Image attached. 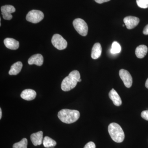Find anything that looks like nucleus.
I'll use <instances>...</instances> for the list:
<instances>
[{"instance_id": "f257e3e1", "label": "nucleus", "mask_w": 148, "mask_h": 148, "mask_svg": "<svg viewBox=\"0 0 148 148\" xmlns=\"http://www.w3.org/2000/svg\"><path fill=\"white\" fill-rule=\"evenodd\" d=\"M80 75L78 71L75 70L70 73L62 81L61 89L64 91H69L76 86L78 82H80Z\"/></svg>"}, {"instance_id": "f03ea898", "label": "nucleus", "mask_w": 148, "mask_h": 148, "mask_svg": "<svg viewBox=\"0 0 148 148\" xmlns=\"http://www.w3.org/2000/svg\"><path fill=\"white\" fill-rule=\"evenodd\" d=\"M58 116L62 122L70 124L73 123L79 119L80 113L76 110L63 109L58 112Z\"/></svg>"}, {"instance_id": "7ed1b4c3", "label": "nucleus", "mask_w": 148, "mask_h": 148, "mask_svg": "<svg viewBox=\"0 0 148 148\" xmlns=\"http://www.w3.org/2000/svg\"><path fill=\"white\" fill-rule=\"evenodd\" d=\"M108 132L111 138L115 142L121 143L125 138V134L120 125L115 123H112L108 126Z\"/></svg>"}, {"instance_id": "20e7f679", "label": "nucleus", "mask_w": 148, "mask_h": 148, "mask_svg": "<svg viewBox=\"0 0 148 148\" xmlns=\"http://www.w3.org/2000/svg\"><path fill=\"white\" fill-rule=\"evenodd\" d=\"M73 25L76 31L83 36H86L88 32V27L85 22L80 18H76L73 21Z\"/></svg>"}, {"instance_id": "39448f33", "label": "nucleus", "mask_w": 148, "mask_h": 148, "mask_svg": "<svg viewBox=\"0 0 148 148\" xmlns=\"http://www.w3.org/2000/svg\"><path fill=\"white\" fill-rule=\"evenodd\" d=\"M44 17V15L42 12L34 10L30 11L28 12L26 16V19L29 22L36 24L41 21Z\"/></svg>"}, {"instance_id": "423d86ee", "label": "nucleus", "mask_w": 148, "mask_h": 148, "mask_svg": "<svg viewBox=\"0 0 148 148\" xmlns=\"http://www.w3.org/2000/svg\"><path fill=\"white\" fill-rule=\"evenodd\" d=\"M51 42L54 47L60 50L65 49L68 45L66 40L58 34L53 35L51 39Z\"/></svg>"}, {"instance_id": "0eeeda50", "label": "nucleus", "mask_w": 148, "mask_h": 148, "mask_svg": "<svg viewBox=\"0 0 148 148\" xmlns=\"http://www.w3.org/2000/svg\"><path fill=\"white\" fill-rule=\"evenodd\" d=\"M119 76L126 87L130 88L132 86V78L129 72L124 69L120 70Z\"/></svg>"}, {"instance_id": "6e6552de", "label": "nucleus", "mask_w": 148, "mask_h": 148, "mask_svg": "<svg viewBox=\"0 0 148 148\" xmlns=\"http://www.w3.org/2000/svg\"><path fill=\"white\" fill-rule=\"evenodd\" d=\"M16 10L11 5H5L1 7V11L3 18L5 20H11L12 18V13L15 12Z\"/></svg>"}, {"instance_id": "1a4fd4ad", "label": "nucleus", "mask_w": 148, "mask_h": 148, "mask_svg": "<svg viewBox=\"0 0 148 148\" xmlns=\"http://www.w3.org/2000/svg\"><path fill=\"white\" fill-rule=\"evenodd\" d=\"M125 25L128 29H134L140 22V19L134 16H127L123 19Z\"/></svg>"}, {"instance_id": "9d476101", "label": "nucleus", "mask_w": 148, "mask_h": 148, "mask_svg": "<svg viewBox=\"0 0 148 148\" xmlns=\"http://www.w3.org/2000/svg\"><path fill=\"white\" fill-rule=\"evenodd\" d=\"M36 96V92L34 90L31 89H25L21 92V97L26 101L34 100Z\"/></svg>"}, {"instance_id": "9b49d317", "label": "nucleus", "mask_w": 148, "mask_h": 148, "mask_svg": "<svg viewBox=\"0 0 148 148\" xmlns=\"http://www.w3.org/2000/svg\"><path fill=\"white\" fill-rule=\"evenodd\" d=\"M4 43L6 47L12 50H16L19 47V42L12 38H5L4 40Z\"/></svg>"}, {"instance_id": "f8f14e48", "label": "nucleus", "mask_w": 148, "mask_h": 148, "mask_svg": "<svg viewBox=\"0 0 148 148\" xmlns=\"http://www.w3.org/2000/svg\"><path fill=\"white\" fill-rule=\"evenodd\" d=\"M43 57L41 54H35L29 58L28 64L29 65L35 64L38 66H41L43 63Z\"/></svg>"}, {"instance_id": "ddd939ff", "label": "nucleus", "mask_w": 148, "mask_h": 148, "mask_svg": "<svg viewBox=\"0 0 148 148\" xmlns=\"http://www.w3.org/2000/svg\"><path fill=\"white\" fill-rule=\"evenodd\" d=\"M31 140L33 145L35 146L40 145L42 143L43 132L39 131L33 133L31 136Z\"/></svg>"}, {"instance_id": "4468645a", "label": "nucleus", "mask_w": 148, "mask_h": 148, "mask_svg": "<svg viewBox=\"0 0 148 148\" xmlns=\"http://www.w3.org/2000/svg\"><path fill=\"white\" fill-rule=\"evenodd\" d=\"M109 96L110 99L113 101L114 105L116 106H121L122 101L117 92L114 88L110 91L109 93Z\"/></svg>"}, {"instance_id": "2eb2a0df", "label": "nucleus", "mask_w": 148, "mask_h": 148, "mask_svg": "<svg viewBox=\"0 0 148 148\" xmlns=\"http://www.w3.org/2000/svg\"><path fill=\"white\" fill-rule=\"evenodd\" d=\"M102 47L99 43H96L93 45L91 51V56L92 59H98L102 53Z\"/></svg>"}, {"instance_id": "dca6fc26", "label": "nucleus", "mask_w": 148, "mask_h": 148, "mask_svg": "<svg viewBox=\"0 0 148 148\" xmlns=\"http://www.w3.org/2000/svg\"><path fill=\"white\" fill-rule=\"evenodd\" d=\"M148 52V48L147 46L140 45L136 48L135 54L139 58H143L145 57Z\"/></svg>"}, {"instance_id": "f3484780", "label": "nucleus", "mask_w": 148, "mask_h": 148, "mask_svg": "<svg viewBox=\"0 0 148 148\" xmlns=\"http://www.w3.org/2000/svg\"><path fill=\"white\" fill-rule=\"evenodd\" d=\"M22 66L23 64L20 61L14 63L11 67L10 70L9 72V74L11 75H17L21 71Z\"/></svg>"}, {"instance_id": "a211bd4d", "label": "nucleus", "mask_w": 148, "mask_h": 148, "mask_svg": "<svg viewBox=\"0 0 148 148\" xmlns=\"http://www.w3.org/2000/svg\"><path fill=\"white\" fill-rule=\"evenodd\" d=\"M43 144L45 147L48 148L55 147L56 145V143L51 138L46 136L43 140Z\"/></svg>"}, {"instance_id": "6ab92c4d", "label": "nucleus", "mask_w": 148, "mask_h": 148, "mask_svg": "<svg viewBox=\"0 0 148 148\" xmlns=\"http://www.w3.org/2000/svg\"><path fill=\"white\" fill-rule=\"evenodd\" d=\"M121 50V46L118 42L116 41L114 42L112 45L110 50L111 53L113 54L119 53Z\"/></svg>"}, {"instance_id": "aec40b11", "label": "nucleus", "mask_w": 148, "mask_h": 148, "mask_svg": "<svg viewBox=\"0 0 148 148\" xmlns=\"http://www.w3.org/2000/svg\"><path fill=\"white\" fill-rule=\"evenodd\" d=\"M28 141L26 138H23L20 142L14 144L13 148H27Z\"/></svg>"}, {"instance_id": "412c9836", "label": "nucleus", "mask_w": 148, "mask_h": 148, "mask_svg": "<svg viewBox=\"0 0 148 148\" xmlns=\"http://www.w3.org/2000/svg\"><path fill=\"white\" fill-rule=\"evenodd\" d=\"M136 2L140 8L145 9L148 8V0H136Z\"/></svg>"}, {"instance_id": "4be33fe9", "label": "nucleus", "mask_w": 148, "mask_h": 148, "mask_svg": "<svg viewBox=\"0 0 148 148\" xmlns=\"http://www.w3.org/2000/svg\"><path fill=\"white\" fill-rule=\"evenodd\" d=\"M141 116L144 119L148 121V110H147L143 111L141 113Z\"/></svg>"}, {"instance_id": "5701e85b", "label": "nucleus", "mask_w": 148, "mask_h": 148, "mask_svg": "<svg viewBox=\"0 0 148 148\" xmlns=\"http://www.w3.org/2000/svg\"><path fill=\"white\" fill-rule=\"evenodd\" d=\"M84 148H95V143L92 142H90L86 144Z\"/></svg>"}, {"instance_id": "b1692460", "label": "nucleus", "mask_w": 148, "mask_h": 148, "mask_svg": "<svg viewBox=\"0 0 148 148\" xmlns=\"http://www.w3.org/2000/svg\"><path fill=\"white\" fill-rule=\"evenodd\" d=\"M143 33L145 35H148V24L146 26L143 30Z\"/></svg>"}, {"instance_id": "393cba45", "label": "nucleus", "mask_w": 148, "mask_h": 148, "mask_svg": "<svg viewBox=\"0 0 148 148\" xmlns=\"http://www.w3.org/2000/svg\"><path fill=\"white\" fill-rule=\"evenodd\" d=\"M95 1L96 3H98L102 4L103 3L109 1L110 0H95Z\"/></svg>"}, {"instance_id": "a878e982", "label": "nucleus", "mask_w": 148, "mask_h": 148, "mask_svg": "<svg viewBox=\"0 0 148 148\" xmlns=\"http://www.w3.org/2000/svg\"><path fill=\"white\" fill-rule=\"evenodd\" d=\"M145 86L147 88H148V78L147 79V81H146Z\"/></svg>"}, {"instance_id": "bb28decb", "label": "nucleus", "mask_w": 148, "mask_h": 148, "mask_svg": "<svg viewBox=\"0 0 148 148\" xmlns=\"http://www.w3.org/2000/svg\"><path fill=\"white\" fill-rule=\"evenodd\" d=\"M2 117V110L0 108V119H1Z\"/></svg>"}, {"instance_id": "cd10ccee", "label": "nucleus", "mask_w": 148, "mask_h": 148, "mask_svg": "<svg viewBox=\"0 0 148 148\" xmlns=\"http://www.w3.org/2000/svg\"><path fill=\"white\" fill-rule=\"evenodd\" d=\"M125 26L124 25H123V27H124Z\"/></svg>"}, {"instance_id": "c85d7f7f", "label": "nucleus", "mask_w": 148, "mask_h": 148, "mask_svg": "<svg viewBox=\"0 0 148 148\" xmlns=\"http://www.w3.org/2000/svg\"></svg>"}]
</instances>
